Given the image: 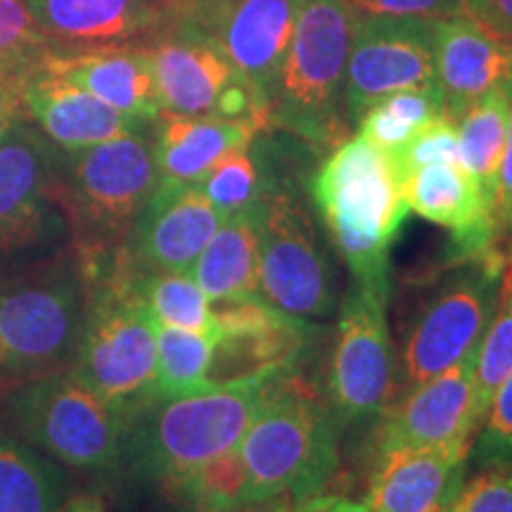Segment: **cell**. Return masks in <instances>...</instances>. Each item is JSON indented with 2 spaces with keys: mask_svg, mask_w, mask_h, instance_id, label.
<instances>
[{
  "mask_svg": "<svg viewBox=\"0 0 512 512\" xmlns=\"http://www.w3.org/2000/svg\"><path fill=\"white\" fill-rule=\"evenodd\" d=\"M311 200L354 283L389 294V256L411 209L387 152L344 138L313 174Z\"/></svg>",
  "mask_w": 512,
  "mask_h": 512,
  "instance_id": "1",
  "label": "cell"
},
{
  "mask_svg": "<svg viewBox=\"0 0 512 512\" xmlns=\"http://www.w3.org/2000/svg\"><path fill=\"white\" fill-rule=\"evenodd\" d=\"M354 15L347 0H299L297 22L268 98L271 126L330 150L347 138L344 79Z\"/></svg>",
  "mask_w": 512,
  "mask_h": 512,
  "instance_id": "2",
  "label": "cell"
},
{
  "mask_svg": "<svg viewBox=\"0 0 512 512\" xmlns=\"http://www.w3.org/2000/svg\"><path fill=\"white\" fill-rule=\"evenodd\" d=\"M337 427L328 401L290 380V373L278 377L238 444L249 505L318 496L339 465Z\"/></svg>",
  "mask_w": 512,
  "mask_h": 512,
  "instance_id": "3",
  "label": "cell"
},
{
  "mask_svg": "<svg viewBox=\"0 0 512 512\" xmlns=\"http://www.w3.org/2000/svg\"><path fill=\"white\" fill-rule=\"evenodd\" d=\"M275 382L278 377L152 401L128 425L124 465L171 486L192 467L238 446Z\"/></svg>",
  "mask_w": 512,
  "mask_h": 512,
  "instance_id": "4",
  "label": "cell"
},
{
  "mask_svg": "<svg viewBox=\"0 0 512 512\" xmlns=\"http://www.w3.org/2000/svg\"><path fill=\"white\" fill-rule=\"evenodd\" d=\"M162 181L155 140L143 131L57 155L55 200L98 264L107 249L124 247L128 230Z\"/></svg>",
  "mask_w": 512,
  "mask_h": 512,
  "instance_id": "5",
  "label": "cell"
},
{
  "mask_svg": "<svg viewBox=\"0 0 512 512\" xmlns=\"http://www.w3.org/2000/svg\"><path fill=\"white\" fill-rule=\"evenodd\" d=\"M69 373L128 420L157 401V325L133 290L126 266H117L88 292Z\"/></svg>",
  "mask_w": 512,
  "mask_h": 512,
  "instance_id": "6",
  "label": "cell"
},
{
  "mask_svg": "<svg viewBox=\"0 0 512 512\" xmlns=\"http://www.w3.org/2000/svg\"><path fill=\"white\" fill-rule=\"evenodd\" d=\"M503 271L501 254L458 261L422 297L403 330L399 380L406 392L479 349L501 302Z\"/></svg>",
  "mask_w": 512,
  "mask_h": 512,
  "instance_id": "7",
  "label": "cell"
},
{
  "mask_svg": "<svg viewBox=\"0 0 512 512\" xmlns=\"http://www.w3.org/2000/svg\"><path fill=\"white\" fill-rule=\"evenodd\" d=\"M12 415L22 439L57 463L81 472H114L124 465L131 420L69 370L24 384L12 396Z\"/></svg>",
  "mask_w": 512,
  "mask_h": 512,
  "instance_id": "8",
  "label": "cell"
},
{
  "mask_svg": "<svg viewBox=\"0 0 512 512\" xmlns=\"http://www.w3.org/2000/svg\"><path fill=\"white\" fill-rule=\"evenodd\" d=\"M86 297L74 271L48 273L0 290V384L17 387L72 366Z\"/></svg>",
  "mask_w": 512,
  "mask_h": 512,
  "instance_id": "9",
  "label": "cell"
},
{
  "mask_svg": "<svg viewBox=\"0 0 512 512\" xmlns=\"http://www.w3.org/2000/svg\"><path fill=\"white\" fill-rule=\"evenodd\" d=\"M389 294L351 283L332 337L328 406L339 425L366 422L392 406L399 366L387 325Z\"/></svg>",
  "mask_w": 512,
  "mask_h": 512,
  "instance_id": "10",
  "label": "cell"
},
{
  "mask_svg": "<svg viewBox=\"0 0 512 512\" xmlns=\"http://www.w3.org/2000/svg\"><path fill=\"white\" fill-rule=\"evenodd\" d=\"M145 48L162 112L252 121L264 131L271 128L268 100L197 31L174 19Z\"/></svg>",
  "mask_w": 512,
  "mask_h": 512,
  "instance_id": "11",
  "label": "cell"
},
{
  "mask_svg": "<svg viewBox=\"0 0 512 512\" xmlns=\"http://www.w3.org/2000/svg\"><path fill=\"white\" fill-rule=\"evenodd\" d=\"M261 297L287 316L325 318L337 287L309 211L294 192L271 185L261 211Z\"/></svg>",
  "mask_w": 512,
  "mask_h": 512,
  "instance_id": "12",
  "label": "cell"
},
{
  "mask_svg": "<svg viewBox=\"0 0 512 512\" xmlns=\"http://www.w3.org/2000/svg\"><path fill=\"white\" fill-rule=\"evenodd\" d=\"M434 83L432 22L418 17L354 15L344 79V110L354 121L387 95Z\"/></svg>",
  "mask_w": 512,
  "mask_h": 512,
  "instance_id": "13",
  "label": "cell"
},
{
  "mask_svg": "<svg viewBox=\"0 0 512 512\" xmlns=\"http://www.w3.org/2000/svg\"><path fill=\"white\" fill-rule=\"evenodd\" d=\"M299 0H188L176 22L207 38L264 98L283 64Z\"/></svg>",
  "mask_w": 512,
  "mask_h": 512,
  "instance_id": "14",
  "label": "cell"
},
{
  "mask_svg": "<svg viewBox=\"0 0 512 512\" xmlns=\"http://www.w3.org/2000/svg\"><path fill=\"white\" fill-rule=\"evenodd\" d=\"M57 155L27 114L0 138V254L60 235L64 211L55 200Z\"/></svg>",
  "mask_w": 512,
  "mask_h": 512,
  "instance_id": "15",
  "label": "cell"
},
{
  "mask_svg": "<svg viewBox=\"0 0 512 512\" xmlns=\"http://www.w3.org/2000/svg\"><path fill=\"white\" fill-rule=\"evenodd\" d=\"M214 313L209 389L290 373L309 342L306 320L287 316L266 299L221 304Z\"/></svg>",
  "mask_w": 512,
  "mask_h": 512,
  "instance_id": "16",
  "label": "cell"
},
{
  "mask_svg": "<svg viewBox=\"0 0 512 512\" xmlns=\"http://www.w3.org/2000/svg\"><path fill=\"white\" fill-rule=\"evenodd\" d=\"M223 219L195 183L159 181L128 230L124 266L136 273H190Z\"/></svg>",
  "mask_w": 512,
  "mask_h": 512,
  "instance_id": "17",
  "label": "cell"
},
{
  "mask_svg": "<svg viewBox=\"0 0 512 512\" xmlns=\"http://www.w3.org/2000/svg\"><path fill=\"white\" fill-rule=\"evenodd\" d=\"M48 53L147 46L174 22V0H27Z\"/></svg>",
  "mask_w": 512,
  "mask_h": 512,
  "instance_id": "18",
  "label": "cell"
},
{
  "mask_svg": "<svg viewBox=\"0 0 512 512\" xmlns=\"http://www.w3.org/2000/svg\"><path fill=\"white\" fill-rule=\"evenodd\" d=\"M477 351L430 377L389 406L380 418L377 453L406 446L470 444L479 430L475 396Z\"/></svg>",
  "mask_w": 512,
  "mask_h": 512,
  "instance_id": "19",
  "label": "cell"
},
{
  "mask_svg": "<svg viewBox=\"0 0 512 512\" xmlns=\"http://www.w3.org/2000/svg\"><path fill=\"white\" fill-rule=\"evenodd\" d=\"M434 86L453 124L512 74V43L467 12L432 22Z\"/></svg>",
  "mask_w": 512,
  "mask_h": 512,
  "instance_id": "20",
  "label": "cell"
},
{
  "mask_svg": "<svg viewBox=\"0 0 512 512\" xmlns=\"http://www.w3.org/2000/svg\"><path fill=\"white\" fill-rule=\"evenodd\" d=\"M408 209L451 233L453 264L496 252L494 214L463 164H434L401 183Z\"/></svg>",
  "mask_w": 512,
  "mask_h": 512,
  "instance_id": "21",
  "label": "cell"
},
{
  "mask_svg": "<svg viewBox=\"0 0 512 512\" xmlns=\"http://www.w3.org/2000/svg\"><path fill=\"white\" fill-rule=\"evenodd\" d=\"M470 448L406 446L377 453L363 505L370 512H430L451 503L465 479Z\"/></svg>",
  "mask_w": 512,
  "mask_h": 512,
  "instance_id": "22",
  "label": "cell"
},
{
  "mask_svg": "<svg viewBox=\"0 0 512 512\" xmlns=\"http://www.w3.org/2000/svg\"><path fill=\"white\" fill-rule=\"evenodd\" d=\"M24 114L57 150H83L124 133L143 131L145 124L74 86L38 64L24 86Z\"/></svg>",
  "mask_w": 512,
  "mask_h": 512,
  "instance_id": "23",
  "label": "cell"
},
{
  "mask_svg": "<svg viewBox=\"0 0 512 512\" xmlns=\"http://www.w3.org/2000/svg\"><path fill=\"white\" fill-rule=\"evenodd\" d=\"M48 72L67 79L140 124H155L162 105L145 46H112L81 53H46Z\"/></svg>",
  "mask_w": 512,
  "mask_h": 512,
  "instance_id": "24",
  "label": "cell"
},
{
  "mask_svg": "<svg viewBox=\"0 0 512 512\" xmlns=\"http://www.w3.org/2000/svg\"><path fill=\"white\" fill-rule=\"evenodd\" d=\"M264 128L252 121L183 117L162 112L155 121V159L162 181L200 183L230 152L254 143Z\"/></svg>",
  "mask_w": 512,
  "mask_h": 512,
  "instance_id": "25",
  "label": "cell"
},
{
  "mask_svg": "<svg viewBox=\"0 0 512 512\" xmlns=\"http://www.w3.org/2000/svg\"><path fill=\"white\" fill-rule=\"evenodd\" d=\"M261 211L264 200L226 216L192 266L190 275L214 306L264 299L259 254Z\"/></svg>",
  "mask_w": 512,
  "mask_h": 512,
  "instance_id": "26",
  "label": "cell"
},
{
  "mask_svg": "<svg viewBox=\"0 0 512 512\" xmlns=\"http://www.w3.org/2000/svg\"><path fill=\"white\" fill-rule=\"evenodd\" d=\"M64 494L67 477L55 458L0 432V512H57Z\"/></svg>",
  "mask_w": 512,
  "mask_h": 512,
  "instance_id": "27",
  "label": "cell"
},
{
  "mask_svg": "<svg viewBox=\"0 0 512 512\" xmlns=\"http://www.w3.org/2000/svg\"><path fill=\"white\" fill-rule=\"evenodd\" d=\"M508 128L510 98L505 83L491 88L456 121L460 159L465 169L477 178L486 202L491 204V214H494L498 171L508 143Z\"/></svg>",
  "mask_w": 512,
  "mask_h": 512,
  "instance_id": "28",
  "label": "cell"
},
{
  "mask_svg": "<svg viewBox=\"0 0 512 512\" xmlns=\"http://www.w3.org/2000/svg\"><path fill=\"white\" fill-rule=\"evenodd\" d=\"M126 271L155 325L202 335L214 332V304L190 273H136L131 268Z\"/></svg>",
  "mask_w": 512,
  "mask_h": 512,
  "instance_id": "29",
  "label": "cell"
},
{
  "mask_svg": "<svg viewBox=\"0 0 512 512\" xmlns=\"http://www.w3.org/2000/svg\"><path fill=\"white\" fill-rule=\"evenodd\" d=\"M441 117L446 119L444 100L432 83V86L408 88V91L377 100L356 119V128L358 136L370 140L389 155V152L399 150L418 128Z\"/></svg>",
  "mask_w": 512,
  "mask_h": 512,
  "instance_id": "30",
  "label": "cell"
},
{
  "mask_svg": "<svg viewBox=\"0 0 512 512\" xmlns=\"http://www.w3.org/2000/svg\"><path fill=\"white\" fill-rule=\"evenodd\" d=\"M169 489L190 512H240L249 508L247 467L240 446L192 467Z\"/></svg>",
  "mask_w": 512,
  "mask_h": 512,
  "instance_id": "31",
  "label": "cell"
},
{
  "mask_svg": "<svg viewBox=\"0 0 512 512\" xmlns=\"http://www.w3.org/2000/svg\"><path fill=\"white\" fill-rule=\"evenodd\" d=\"M214 337L157 325V399L209 389Z\"/></svg>",
  "mask_w": 512,
  "mask_h": 512,
  "instance_id": "32",
  "label": "cell"
},
{
  "mask_svg": "<svg viewBox=\"0 0 512 512\" xmlns=\"http://www.w3.org/2000/svg\"><path fill=\"white\" fill-rule=\"evenodd\" d=\"M195 185L223 216H230L264 200L268 188H271V178L266 176L254 147L247 145L223 157Z\"/></svg>",
  "mask_w": 512,
  "mask_h": 512,
  "instance_id": "33",
  "label": "cell"
},
{
  "mask_svg": "<svg viewBox=\"0 0 512 512\" xmlns=\"http://www.w3.org/2000/svg\"><path fill=\"white\" fill-rule=\"evenodd\" d=\"M512 373V256L505 261L501 302L494 320L486 328L475 361V396L479 420L498 392L505 377ZM482 425V422H479Z\"/></svg>",
  "mask_w": 512,
  "mask_h": 512,
  "instance_id": "34",
  "label": "cell"
},
{
  "mask_svg": "<svg viewBox=\"0 0 512 512\" xmlns=\"http://www.w3.org/2000/svg\"><path fill=\"white\" fill-rule=\"evenodd\" d=\"M396 176L403 183L415 171L434 164H463L458 147V131L451 119H432L413 133L399 150L389 152Z\"/></svg>",
  "mask_w": 512,
  "mask_h": 512,
  "instance_id": "35",
  "label": "cell"
},
{
  "mask_svg": "<svg viewBox=\"0 0 512 512\" xmlns=\"http://www.w3.org/2000/svg\"><path fill=\"white\" fill-rule=\"evenodd\" d=\"M470 460L477 467H512V373L505 377L486 408L482 425L472 439Z\"/></svg>",
  "mask_w": 512,
  "mask_h": 512,
  "instance_id": "36",
  "label": "cell"
},
{
  "mask_svg": "<svg viewBox=\"0 0 512 512\" xmlns=\"http://www.w3.org/2000/svg\"><path fill=\"white\" fill-rule=\"evenodd\" d=\"M46 53L27 0H0V67H36Z\"/></svg>",
  "mask_w": 512,
  "mask_h": 512,
  "instance_id": "37",
  "label": "cell"
},
{
  "mask_svg": "<svg viewBox=\"0 0 512 512\" xmlns=\"http://www.w3.org/2000/svg\"><path fill=\"white\" fill-rule=\"evenodd\" d=\"M448 512H512V467H479L463 479Z\"/></svg>",
  "mask_w": 512,
  "mask_h": 512,
  "instance_id": "38",
  "label": "cell"
},
{
  "mask_svg": "<svg viewBox=\"0 0 512 512\" xmlns=\"http://www.w3.org/2000/svg\"><path fill=\"white\" fill-rule=\"evenodd\" d=\"M505 91H508L510 98V128L501 171H498V188L494 200V233L496 252L508 261L512 256V74L508 76V81H505Z\"/></svg>",
  "mask_w": 512,
  "mask_h": 512,
  "instance_id": "39",
  "label": "cell"
},
{
  "mask_svg": "<svg viewBox=\"0 0 512 512\" xmlns=\"http://www.w3.org/2000/svg\"><path fill=\"white\" fill-rule=\"evenodd\" d=\"M351 8L368 15L441 19L465 12V0H347Z\"/></svg>",
  "mask_w": 512,
  "mask_h": 512,
  "instance_id": "40",
  "label": "cell"
},
{
  "mask_svg": "<svg viewBox=\"0 0 512 512\" xmlns=\"http://www.w3.org/2000/svg\"><path fill=\"white\" fill-rule=\"evenodd\" d=\"M465 12L512 43V0H465Z\"/></svg>",
  "mask_w": 512,
  "mask_h": 512,
  "instance_id": "41",
  "label": "cell"
},
{
  "mask_svg": "<svg viewBox=\"0 0 512 512\" xmlns=\"http://www.w3.org/2000/svg\"><path fill=\"white\" fill-rule=\"evenodd\" d=\"M34 72L0 76V138L19 117H24V86Z\"/></svg>",
  "mask_w": 512,
  "mask_h": 512,
  "instance_id": "42",
  "label": "cell"
},
{
  "mask_svg": "<svg viewBox=\"0 0 512 512\" xmlns=\"http://www.w3.org/2000/svg\"><path fill=\"white\" fill-rule=\"evenodd\" d=\"M304 512H370L363 503L349 501L342 496H311L302 501Z\"/></svg>",
  "mask_w": 512,
  "mask_h": 512,
  "instance_id": "43",
  "label": "cell"
},
{
  "mask_svg": "<svg viewBox=\"0 0 512 512\" xmlns=\"http://www.w3.org/2000/svg\"><path fill=\"white\" fill-rule=\"evenodd\" d=\"M57 512H105V505H102L98 496L83 494L69 498L67 503H62V508Z\"/></svg>",
  "mask_w": 512,
  "mask_h": 512,
  "instance_id": "44",
  "label": "cell"
},
{
  "mask_svg": "<svg viewBox=\"0 0 512 512\" xmlns=\"http://www.w3.org/2000/svg\"><path fill=\"white\" fill-rule=\"evenodd\" d=\"M240 512H304L302 501H292V498H275V501L256 503Z\"/></svg>",
  "mask_w": 512,
  "mask_h": 512,
  "instance_id": "45",
  "label": "cell"
},
{
  "mask_svg": "<svg viewBox=\"0 0 512 512\" xmlns=\"http://www.w3.org/2000/svg\"><path fill=\"white\" fill-rule=\"evenodd\" d=\"M38 67V64H36ZM36 67H0V76L5 74H17V72H34Z\"/></svg>",
  "mask_w": 512,
  "mask_h": 512,
  "instance_id": "46",
  "label": "cell"
},
{
  "mask_svg": "<svg viewBox=\"0 0 512 512\" xmlns=\"http://www.w3.org/2000/svg\"><path fill=\"white\" fill-rule=\"evenodd\" d=\"M430 512H448V503H444V505H437V508H432Z\"/></svg>",
  "mask_w": 512,
  "mask_h": 512,
  "instance_id": "47",
  "label": "cell"
},
{
  "mask_svg": "<svg viewBox=\"0 0 512 512\" xmlns=\"http://www.w3.org/2000/svg\"><path fill=\"white\" fill-rule=\"evenodd\" d=\"M174 3H176V8H178V12H181V10H183V5H185V3H188V0H174Z\"/></svg>",
  "mask_w": 512,
  "mask_h": 512,
  "instance_id": "48",
  "label": "cell"
}]
</instances>
